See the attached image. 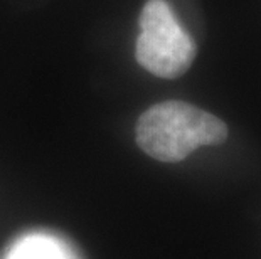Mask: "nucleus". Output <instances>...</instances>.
<instances>
[{"mask_svg":"<svg viewBox=\"0 0 261 259\" xmlns=\"http://www.w3.org/2000/svg\"><path fill=\"white\" fill-rule=\"evenodd\" d=\"M137 143L160 162H180L204 145L227 138L223 120L184 101H165L148 108L138 118Z\"/></svg>","mask_w":261,"mask_h":259,"instance_id":"1","label":"nucleus"},{"mask_svg":"<svg viewBox=\"0 0 261 259\" xmlns=\"http://www.w3.org/2000/svg\"><path fill=\"white\" fill-rule=\"evenodd\" d=\"M137 61L159 78L174 79L191 68L196 44L165 0H148L140 14Z\"/></svg>","mask_w":261,"mask_h":259,"instance_id":"2","label":"nucleus"},{"mask_svg":"<svg viewBox=\"0 0 261 259\" xmlns=\"http://www.w3.org/2000/svg\"><path fill=\"white\" fill-rule=\"evenodd\" d=\"M5 259H74V256L53 236L31 234L15 242Z\"/></svg>","mask_w":261,"mask_h":259,"instance_id":"3","label":"nucleus"}]
</instances>
